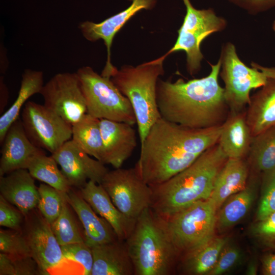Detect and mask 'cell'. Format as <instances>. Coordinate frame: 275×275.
Instances as JSON below:
<instances>
[{"label":"cell","mask_w":275,"mask_h":275,"mask_svg":"<svg viewBox=\"0 0 275 275\" xmlns=\"http://www.w3.org/2000/svg\"><path fill=\"white\" fill-rule=\"evenodd\" d=\"M223 124L191 128L159 118L141 145L134 168L150 186L161 184L179 173L204 152L218 143Z\"/></svg>","instance_id":"cell-1"},{"label":"cell","mask_w":275,"mask_h":275,"mask_svg":"<svg viewBox=\"0 0 275 275\" xmlns=\"http://www.w3.org/2000/svg\"><path fill=\"white\" fill-rule=\"evenodd\" d=\"M206 76L172 82L159 78L157 103L162 118L191 128H206L221 124L228 106L224 88L218 84L221 69L219 59Z\"/></svg>","instance_id":"cell-2"},{"label":"cell","mask_w":275,"mask_h":275,"mask_svg":"<svg viewBox=\"0 0 275 275\" xmlns=\"http://www.w3.org/2000/svg\"><path fill=\"white\" fill-rule=\"evenodd\" d=\"M228 159L218 143L209 148L179 173L150 186V208L166 219L198 201L209 199L217 175Z\"/></svg>","instance_id":"cell-3"},{"label":"cell","mask_w":275,"mask_h":275,"mask_svg":"<svg viewBox=\"0 0 275 275\" xmlns=\"http://www.w3.org/2000/svg\"><path fill=\"white\" fill-rule=\"evenodd\" d=\"M134 275H169L179 255L167 231L164 221L150 207L137 218L125 241Z\"/></svg>","instance_id":"cell-4"},{"label":"cell","mask_w":275,"mask_h":275,"mask_svg":"<svg viewBox=\"0 0 275 275\" xmlns=\"http://www.w3.org/2000/svg\"><path fill=\"white\" fill-rule=\"evenodd\" d=\"M159 58L134 67L117 69L111 77L117 88L129 101L133 109L141 145L150 129L161 117L157 103V85L164 74Z\"/></svg>","instance_id":"cell-5"},{"label":"cell","mask_w":275,"mask_h":275,"mask_svg":"<svg viewBox=\"0 0 275 275\" xmlns=\"http://www.w3.org/2000/svg\"><path fill=\"white\" fill-rule=\"evenodd\" d=\"M76 72L86 100L88 114L99 119L132 125L136 123L130 102L111 78L99 74L90 66L81 67Z\"/></svg>","instance_id":"cell-6"},{"label":"cell","mask_w":275,"mask_h":275,"mask_svg":"<svg viewBox=\"0 0 275 275\" xmlns=\"http://www.w3.org/2000/svg\"><path fill=\"white\" fill-rule=\"evenodd\" d=\"M217 209L208 199L198 201L163 219L178 254H184L214 236Z\"/></svg>","instance_id":"cell-7"},{"label":"cell","mask_w":275,"mask_h":275,"mask_svg":"<svg viewBox=\"0 0 275 275\" xmlns=\"http://www.w3.org/2000/svg\"><path fill=\"white\" fill-rule=\"evenodd\" d=\"M182 1L186 8V14L178 31L177 40L171 49L159 58L163 61L172 53L184 51L186 55L187 70L193 76L200 71L203 59L201 44L212 33L224 30L227 21L223 17L217 16L211 8L197 9L190 0Z\"/></svg>","instance_id":"cell-8"},{"label":"cell","mask_w":275,"mask_h":275,"mask_svg":"<svg viewBox=\"0 0 275 275\" xmlns=\"http://www.w3.org/2000/svg\"><path fill=\"white\" fill-rule=\"evenodd\" d=\"M219 59L226 101L233 113L239 112L250 104L251 90L264 86L268 78L259 69L242 62L232 43L224 45Z\"/></svg>","instance_id":"cell-9"},{"label":"cell","mask_w":275,"mask_h":275,"mask_svg":"<svg viewBox=\"0 0 275 275\" xmlns=\"http://www.w3.org/2000/svg\"><path fill=\"white\" fill-rule=\"evenodd\" d=\"M100 184L118 209L132 221H136L143 211L151 206L152 188L134 167L108 171Z\"/></svg>","instance_id":"cell-10"},{"label":"cell","mask_w":275,"mask_h":275,"mask_svg":"<svg viewBox=\"0 0 275 275\" xmlns=\"http://www.w3.org/2000/svg\"><path fill=\"white\" fill-rule=\"evenodd\" d=\"M21 117L25 132L31 142L51 154L72 138V125L44 104L27 101Z\"/></svg>","instance_id":"cell-11"},{"label":"cell","mask_w":275,"mask_h":275,"mask_svg":"<svg viewBox=\"0 0 275 275\" xmlns=\"http://www.w3.org/2000/svg\"><path fill=\"white\" fill-rule=\"evenodd\" d=\"M40 94L44 105L73 125L86 113V100L76 72H61L44 84Z\"/></svg>","instance_id":"cell-12"},{"label":"cell","mask_w":275,"mask_h":275,"mask_svg":"<svg viewBox=\"0 0 275 275\" xmlns=\"http://www.w3.org/2000/svg\"><path fill=\"white\" fill-rule=\"evenodd\" d=\"M22 232L28 241L32 257L43 275L59 266L65 259L50 224L40 212L34 209L24 217Z\"/></svg>","instance_id":"cell-13"},{"label":"cell","mask_w":275,"mask_h":275,"mask_svg":"<svg viewBox=\"0 0 275 275\" xmlns=\"http://www.w3.org/2000/svg\"><path fill=\"white\" fill-rule=\"evenodd\" d=\"M51 155L72 187L80 189L90 180L100 184L108 171L104 164L92 158L72 139Z\"/></svg>","instance_id":"cell-14"},{"label":"cell","mask_w":275,"mask_h":275,"mask_svg":"<svg viewBox=\"0 0 275 275\" xmlns=\"http://www.w3.org/2000/svg\"><path fill=\"white\" fill-rule=\"evenodd\" d=\"M131 4L123 11L99 23L86 21L79 24L84 38L91 42L102 40L106 47L107 60L102 71V76L111 78L117 68L111 62V47L116 34L123 25L139 11L151 10L155 6L157 0H129Z\"/></svg>","instance_id":"cell-15"},{"label":"cell","mask_w":275,"mask_h":275,"mask_svg":"<svg viewBox=\"0 0 275 275\" xmlns=\"http://www.w3.org/2000/svg\"><path fill=\"white\" fill-rule=\"evenodd\" d=\"M1 145L0 176L16 170L26 169L33 157L45 152L31 142L19 118L9 127Z\"/></svg>","instance_id":"cell-16"},{"label":"cell","mask_w":275,"mask_h":275,"mask_svg":"<svg viewBox=\"0 0 275 275\" xmlns=\"http://www.w3.org/2000/svg\"><path fill=\"white\" fill-rule=\"evenodd\" d=\"M105 164L115 169L121 168L132 155L137 145L135 129L129 124L100 119Z\"/></svg>","instance_id":"cell-17"},{"label":"cell","mask_w":275,"mask_h":275,"mask_svg":"<svg viewBox=\"0 0 275 275\" xmlns=\"http://www.w3.org/2000/svg\"><path fill=\"white\" fill-rule=\"evenodd\" d=\"M79 189L80 196L94 211L111 225L118 239L125 241L136 221L128 218L118 209L101 184L90 180Z\"/></svg>","instance_id":"cell-18"},{"label":"cell","mask_w":275,"mask_h":275,"mask_svg":"<svg viewBox=\"0 0 275 275\" xmlns=\"http://www.w3.org/2000/svg\"><path fill=\"white\" fill-rule=\"evenodd\" d=\"M65 198L82 224L85 241L88 245L92 248L118 239L111 225L97 215L79 192L75 191L71 187L65 193Z\"/></svg>","instance_id":"cell-19"},{"label":"cell","mask_w":275,"mask_h":275,"mask_svg":"<svg viewBox=\"0 0 275 275\" xmlns=\"http://www.w3.org/2000/svg\"><path fill=\"white\" fill-rule=\"evenodd\" d=\"M35 179L27 169H20L0 176V194L25 216L37 207L39 195Z\"/></svg>","instance_id":"cell-20"},{"label":"cell","mask_w":275,"mask_h":275,"mask_svg":"<svg viewBox=\"0 0 275 275\" xmlns=\"http://www.w3.org/2000/svg\"><path fill=\"white\" fill-rule=\"evenodd\" d=\"M91 275H134L133 265L125 241L117 240L91 248Z\"/></svg>","instance_id":"cell-21"},{"label":"cell","mask_w":275,"mask_h":275,"mask_svg":"<svg viewBox=\"0 0 275 275\" xmlns=\"http://www.w3.org/2000/svg\"><path fill=\"white\" fill-rule=\"evenodd\" d=\"M248 169L242 158H228L216 178L209 198L217 210L232 195L246 187Z\"/></svg>","instance_id":"cell-22"},{"label":"cell","mask_w":275,"mask_h":275,"mask_svg":"<svg viewBox=\"0 0 275 275\" xmlns=\"http://www.w3.org/2000/svg\"><path fill=\"white\" fill-rule=\"evenodd\" d=\"M252 136L275 126V79L266 84L252 97L245 114Z\"/></svg>","instance_id":"cell-23"},{"label":"cell","mask_w":275,"mask_h":275,"mask_svg":"<svg viewBox=\"0 0 275 275\" xmlns=\"http://www.w3.org/2000/svg\"><path fill=\"white\" fill-rule=\"evenodd\" d=\"M232 113L223 123L218 143L228 158H243L249 153L252 135L245 114Z\"/></svg>","instance_id":"cell-24"},{"label":"cell","mask_w":275,"mask_h":275,"mask_svg":"<svg viewBox=\"0 0 275 275\" xmlns=\"http://www.w3.org/2000/svg\"><path fill=\"white\" fill-rule=\"evenodd\" d=\"M18 95L11 107L0 117V144L11 125L19 118L22 106L28 99L40 93L44 84V74L41 71L28 69L22 74Z\"/></svg>","instance_id":"cell-25"},{"label":"cell","mask_w":275,"mask_h":275,"mask_svg":"<svg viewBox=\"0 0 275 275\" xmlns=\"http://www.w3.org/2000/svg\"><path fill=\"white\" fill-rule=\"evenodd\" d=\"M226 243V238L213 236L201 245L183 254V271L189 274H208Z\"/></svg>","instance_id":"cell-26"},{"label":"cell","mask_w":275,"mask_h":275,"mask_svg":"<svg viewBox=\"0 0 275 275\" xmlns=\"http://www.w3.org/2000/svg\"><path fill=\"white\" fill-rule=\"evenodd\" d=\"M72 128L71 139L88 154L105 164L100 119L86 113Z\"/></svg>","instance_id":"cell-27"},{"label":"cell","mask_w":275,"mask_h":275,"mask_svg":"<svg viewBox=\"0 0 275 275\" xmlns=\"http://www.w3.org/2000/svg\"><path fill=\"white\" fill-rule=\"evenodd\" d=\"M58 164L51 155L47 156L45 152L33 157L28 162L26 169L34 179L66 193L72 187L59 169Z\"/></svg>","instance_id":"cell-28"},{"label":"cell","mask_w":275,"mask_h":275,"mask_svg":"<svg viewBox=\"0 0 275 275\" xmlns=\"http://www.w3.org/2000/svg\"><path fill=\"white\" fill-rule=\"evenodd\" d=\"M254 198V189L248 186L231 196L216 215V227L224 230L239 222L249 211Z\"/></svg>","instance_id":"cell-29"},{"label":"cell","mask_w":275,"mask_h":275,"mask_svg":"<svg viewBox=\"0 0 275 275\" xmlns=\"http://www.w3.org/2000/svg\"><path fill=\"white\" fill-rule=\"evenodd\" d=\"M248 153L258 171L264 173L275 169V126L252 136Z\"/></svg>","instance_id":"cell-30"},{"label":"cell","mask_w":275,"mask_h":275,"mask_svg":"<svg viewBox=\"0 0 275 275\" xmlns=\"http://www.w3.org/2000/svg\"><path fill=\"white\" fill-rule=\"evenodd\" d=\"M66 198L61 212L51 224L52 230L61 246L85 241Z\"/></svg>","instance_id":"cell-31"},{"label":"cell","mask_w":275,"mask_h":275,"mask_svg":"<svg viewBox=\"0 0 275 275\" xmlns=\"http://www.w3.org/2000/svg\"><path fill=\"white\" fill-rule=\"evenodd\" d=\"M39 199L38 210L51 225L59 216L65 200V193L62 192L45 183L38 187Z\"/></svg>","instance_id":"cell-32"},{"label":"cell","mask_w":275,"mask_h":275,"mask_svg":"<svg viewBox=\"0 0 275 275\" xmlns=\"http://www.w3.org/2000/svg\"><path fill=\"white\" fill-rule=\"evenodd\" d=\"M0 275H43L31 256H11L0 253Z\"/></svg>","instance_id":"cell-33"},{"label":"cell","mask_w":275,"mask_h":275,"mask_svg":"<svg viewBox=\"0 0 275 275\" xmlns=\"http://www.w3.org/2000/svg\"><path fill=\"white\" fill-rule=\"evenodd\" d=\"M0 252L11 256H31V250L22 231L0 230Z\"/></svg>","instance_id":"cell-34"},{"label":"cell","mask_w":275,"mask_h":275,"mask_svg":"<svg viewBox=\"0 0 275 275\" xmlns=\"http://www.w3.org/2000/svg\"><path fill=\"white\" fill-rule=\"evenodd\" d=\"M65 259L73 260L83 267V274L91 275L93 265L92 249L85 242L62 245Z\"/></svg>","instance_id":"cell-35"},{"label":"cell","mask_w":275,"mask_h":275,"mask_svg":"<svg viewBox=\"0 0 275 275\" xmlns=\"http://www.w3.org/2000/svg\"><path fill=\"white\" fill-rule=\"evenodd\" d=\"M264 174L263 191L257 213L258 221L275 212V169Z\"/></svg>","instance_id":"cell-36"},{"label":"cell","mask_w":275,"mask_h":275,"mask_svg":"<svg viewBox=\"0 0 275 275\" xmlns=\"http://www.w3.org/2000/svg\"><path fill=\"white\" fill-rule=\"evenodd\" d=\"M0 195V226L22 231L25 216L17 208Z\"/></svg>","instance_id":"cell-37"},{"label":"cell","mask_w":275,"mask_h":275,"mask_svg":"<svg viewBox=\"0 0 275 275\" xmlns=\"http://www.w3.org/2000/svg\"><path fill=\"white\" fill-rule=\"evenodd\" d=\"M254 232L265 246L275 249V212L259 221Z\"/></svg>","instance_id":"cell-38"},{"label":"cell","mask_w":275,"mask_h":275,"mask_svg":"<svg viewBox=\"0 0 275 275\" xmlns=\"http://www.w3.org/2000/svg\"><path fill=\"white\" fill-rule=\"evenodd\" d=\"M226 244L223 249L215 265L208 274H222L229 270L238 260L240 256L239 250L234 246H228Z\"/></svg>","instance_id":"cell-39"},{"label":"cell","mask_w":275,"mask_h":275,"mask_svg":"<svg viewBox=\"0 0 275 275\" xmlns=\"http://www.w3.org/2000/svg\"><path fill=\"white\" fill-rule=\"evenodd\" d=\"M251 15H256L275 7V0H228Z\"/></svg>","instance_id":"cell-40"},{"label":"cell","mask_w":275,"mask_h":275,"mask_svg":"<svg viewBox=\"0 0 275 275\" xmlns=\"http://www.w3.org/2000/svg\"><path fill=\"white\" fill-rule=\"evenodd\" d=\"M262 273L265 275H275V253L268 254L263 258Z\"/></svg>","instance_id":"cell-41"},{"label":"cell","mask_w":275,"mask_h":275,"mask_svg":"<svg viewBox=\"0 0 275 275\" xmlns=\"http://www.w3.org/2000/svg\"><path fill=\"white\" fill-rule=\"evenodd\" d=\"M251 65L261 71L267 78L275 79V67H264L254 62H252Z\"/></svg>","instance_id":"cell-42"},{"label":"cell","mask_w":275,"mask_h":275,"mask_svg":"<svg viewBox=\"0 0 275 275\" xmlns=\"http://www.w3.org/2000/svg\"><path fill=\"white\" fill-rule=\"evenodd\" d=\"M6 85L3 80L1 79V100H0V113L3 112L7 105L8 98V93Z\"/></svg>","instance_id":"cell-43"},{"label":"cell","mask_w":275,"mask_h":275,"mask_svg":"<svg viewBox=\"0 0 275 275\" xmlns=\"http://www.w3.org/2000/svg\"><path fill=\"white\" fill-rule=\"evenodd\" d=\"M247 273L249 274H256L257 273V268L254 263L250 265L248 268Z\"/></svg>","instance_id":"cell-44"},{"label":"cell","mask_w":275,"mask_h":275,"mask_svg":"<svg viewBox=\"0 0 275 275\" xmlns=\"http://www.w3.org/2000/svg\"><path fill=\"white\" fill-rule=\"evenodd\" d=\"M272 29L273 31L275 32V20L273 21L272 23Z\"/></svg>","instance_id":"cell-45"}]
</instances>
